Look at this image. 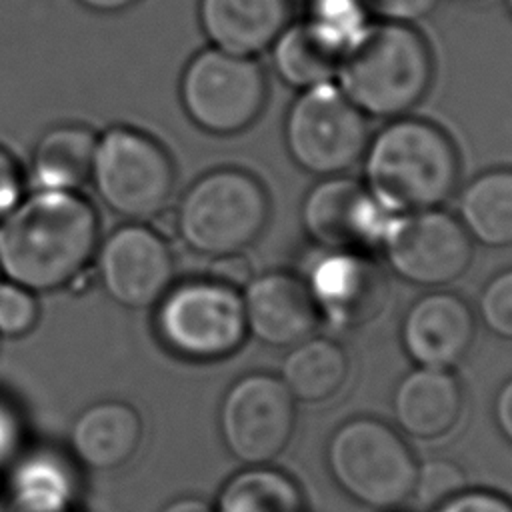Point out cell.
I'll return each mask as SVG.
<instances>
[{
    "instance_id": "f546056e",
    "label": "cell",
    "mask_w": 512,
    "mask_h": 512,
    "mask_svg": "<svg viewBox=\"0 0 512 512\" xmlns=\"http://www.w3.org/2000/svg\"><path fill=\"white\" fill-rule=\"evenodd\" d=\"M22 176L16 160L0 148V220L20 202Z\"/></svg>"
},
{
    "instance_id": "9c48e42d",
    "label": "cell",
    "mask_w": 512,
    "mask_h": 512,
    "mask_svg": "<svg viewBox=\"0 0 512 512\" xmlns=\"http://www.w3.org/2000/svg\"><path fill=\"white\" fill-rule=\"evenodd\" d=\"M90 178L114 212L144 220L166 206L174 186V166L166 150L148 134L112 128L96 144Z\"/></svg>"
},
{
    "instance_id": "5b68a950",
    "label": "cell",
    "mask_w": 512,
    "mask_h": 512,
    "mask_svg": "<svg viewBox=\"0 0 512 512\" xmlns=\"http://www.w3.org/2000/svg\"><path fill=\"white\" fill-rule=\"evenodd\" d=\"M268 196L244 170L222 168L196 180L184 194L176 224L184 242L208 256L238 254L264 230Z\"/></svg>"
},
{
    "instance_id": "9a60e30c",
    "label": "cell",
    "mask_w": 512,
    "mask_h": 512,
    "mask_svg": "<svg viewBox=\"0 0 512 512\" xmlns=\"http://www.w3.org/2000/svg\"><path fill=\"white\" fill-rule=\"evenodd\" d=\"M246 330L270 346L306 340L318 320L306 282L288 272L252 278L242 294Z\"/></svg>"
},
{
    "instance_id": "7a4b0ae2",
    "label": "cell",
    "mask_w": 512,
    "mask_h": 512,
    "mask_svg": "<svg viewBox=\"0 0 512 512\" xmlns=\"http://www.w3.org/2000/svg\"><path fill=\"white\" fill-rule=\"evenodd\" d=\"M458 182L450 136L420 118H398L366 146V188L390 214L438 208Z\"/></svg>"
},
{
    "instance_id": "cb8c5ba5",
    "label": "cell",
    "mask_w": 512,
    "mask_h": 512,
    "mask_svg": "<svg viewBox=\"0 0 512 512\" xmlns=\"http://www.w3.org/2000/svg\"><path fill=\"white\" fill-rule=\"evenodd\" d=\"M216 512H306L304 496L292 476L268 464L234 474L220 490Z\"/></svg>"
},
{
    "instance_id": "4fadbf2b",
    "label": "cell",
    "mask_w": 512,
    "mask_h": 512,
    "mask_svg": "<svg viewBox=\"0 0 512 512\" xmlns=\"http://www.w3.org/2000/svg\"><path fill=\"white\" fill-rule=\"evenodd\" d=\"M304 282L318 314L338 328L372 322L388 294L382 268L358 250H326L312 262Z\"/></svg>"
},
{
    "instance_id": "277c9868",
    "label": "cell",
    "mask_w": 512,
    "mask_h": 512,
    "mask_svg": "<svg viewBox=\"0 0 512 512\" xmlns=\"http://www.w3.org/2000/svg\"><path fill=\"white\" fill-rule=\"evenodd\" d=\"M328 466L338 486L364 506L396 510L414 490L416 456L386 422L354 418L328 444Z\"/></svg>"
},
{
    "instance_id": "1f68e13d",
    "label": "cell",
    "mask_w": 512,
    "mask_h": 512,
    "mask_svg": "<svg viewBox=\"0 0 512 512\" xmlns=\"http://www.w3.org/2000/svg\"><path fill=\"white\" fill-rule=\"evenodd\" d=\"M494 414L500 430L512 442V378L500 388L494 404Z\"/></svg>"
},
{
    "instance_id": "2e32d148",
    "label": "cell",
    "mask_w": 512,
    "mask_h": 512,
    "mask_svg": "<svg viewBox=\"0 0 512 512\" xmlns=\"http://www.w3.org/2000/svg\"><path fill=\"white\" fill-rule=\"evenodd\" d=\"M474 316L456 294L434 292L416 300L402 322V344L408 356L426 368L454 366L470 348Z\"/></svg>"
},
{
    "instance_id": "e0dca14e",
    "label": "cell",
    "mask_w": 512,
    "mask_h": 512,
    "mask_svg": "<svg viewBox=\"0 0 512 512\" xmlns=\"http://www.w3.org/2000/svg\"><path fill=\"white\" fill-rule=\"evenodd\" d=\"M200 24L214 48L254 56L270 48L290 20V0H200Z\"/></svg>"
},
{
    "instance_id": "836d02e7",
    "label": "cell",
    "mask_w": 512,
    "mask_h": 512,
    "mask_svg": "<svg viewBox=\"0 0 512 512\" xmlns=\"http://www.w3.org/2000/svg\"><path fill=\"white\" fill-rule=\"evenodd\" d=\"M84 6L98 10V12H116V10H124L128 6H132L136 0H78Z\"/></svg>"
},
{
    "instance_id": "ffe728a7",
    "label": "cell",
    "mask_w": 512,
    "mask_h": 512,
    "mask_svg": "<svg viewBox=\"0 0 512 512\" xmlns=\"http://www.w3.org/2000/svg\"><path fill=\"white\" fill-rule=\"evenodd\" d=\"M350 44L314 20L288 24L272 44L278 76L296 88L332 82Z\"/></svg>"
},
{
    "instance_id": "d4e9b609",
    "label": "cell",
    "mask_w": 512,
    "mask_h": 512,
    "mask_svg": "<svg viewBox=\"0 0 512 512\" xmlns=\"http://www.w3.org/2000/svg\"><path fill=\"white\" fill-rule=\"evenodd\" d=\"M466 490L464 470L446 458H434L418 466L412 496L422 510H436Z\"/></svg>"
},
{
    "instance_id": "f1b7e54d",
    "label": "cell",
    "mask_w": 512,
    "mask_h": 512,
    "mask_svg": "<svg viewBox=\"0 0 512 512\" xmlns=\"http://www.w3.org/2000/svg\"><path fill=\"white\" fill-rule=\"evenodd\" d=\"M434 512H512V500L492 490H464Z\"/></svg>"
},
{
    "instance_id": "83f0119b",
    "label": "cell",
    "mask_w": 512,
    "mask_h": 512,
    "mask_svg": "<svg viewBox=\"0 0 512 512\" xmlns=\"http://www.w3.org/2000/svg\"><path fill=\"white\" fill-rule=\"evenodd\" d=\"M368 14L382 22L412 24L428 16L440 0H360Z\"/></svg>"
},
{
    "instance_id": "ac0fdd59",
    "label": "cell",
    "mask_w": 512,
    "mask_h": 512,
    "mask_svg": "<svg viewBox=\"0 0 512 512\" xmlns=\"http://www.w3.org/2000/svg\"><path fill=\"white\" fill-rule=\"evenodd\" d=\"M394 414L398 424L414 438L444 436L462 414V388L448 370L420 366L398 384Z\"/></svg>"
},
{
    "instance_id": "8992f818",
    "label": "cell",
    "mask_w": 512,
    "mask_h": 512,
    "mask_svg": "<svg viewBox=\"0 0 512 512\" xmlns=\"http://www.w3.org/2000/svg\"><path fill=\"white\" fill-rule=\"evenodd\" d=\"M156 328L166 346L184 358H224L240 348L248 332L242 294L214 278L178 284L162 296Z\"/></svg>"
},
{
    "instance_id": "8fae6325",
    "label": "cell",
    "mask_w": 512,
    "mask_h": 512,
    "mask_svg": "<svg viewBox=\"0 0 512 512\" xmlns=\"http://www.w3.org/2000/svg\"><path fill=\"white\" fill-rule=\"evenodd\" d=\"M294 422V396L282 378L270 374L240 378L220 408V432L228 450L250 466L272 462L288 446Z\"/></svg>"
},
{
    "instance_id": "4316f807",
    "label": "cell",
    "mask_w": 512,
    "mask_h": 512,
    "mask_svg": "<svg viewBox=\"0 0 512 512\" xmlns=\"http://www.w3.org/2000/svg\"><path fill=\"white\" fill-rule=\"evenodd\" d=\"M480 316L490 332L512 340V270L486 284L480 296Z\"/></svg>"
},
{
    "instance_id": "603a6c76",
    "label": "cell",
    "mask_w": 512,
    "mask_h": 512,
    "mask_svg": "<svg viewBox=\"0 0 512 512\" xmlns=\"http://www.w3.org/2000/svg\"><path fill=\"white\" fill-rule=\"evenodd\" d=\"M346 352L328 338H306L286 356L282 382L302 402H324L338 394L348 378Z\"/></svg>"
},
{
    "instance_id": "7402d4cb",
    "label": "cell",
    "mask_w": 512,
    "mask_h": 512,
    "mask_svg": "<svg viewBox=\"0 0 512 512\" xmlns=\"http://www.w3.org/2000/svg\"><path fill=\"white\" fill-rule=\"evenodd\" d=\"M96 144L94 132L78 124L48 130L32 158L36 180L44 190L72 192L92 176Z\"/></svg>"
},
{
    "instance_id": "d6986e66",
    "label": "cell",
    "mask_w": 512,
    "mask_h": 512,
    "mask_svg": "<svg viewBox=\"0 0 512 512\" xmlns=\"http://www.w3.org/2000/svg\"><path fill=\"white\" fill-rule=\"evenodd\" d=\"M142 440V420L124 402H98L88 406L74 422L72 448L78 458L96 470L126 464Z\"/></svg>"
},
{
    "instance_id": "d590c367",
    "label": "cell",
    "mask_w": 512,
    "mask_h": 512,
    "mask_svg": "<svg viewBox=\"0 0 512 512\" xmlns=\"http://www.w3.org/2000/svg\"><path fill=\"white\" fill-rule=\"evenodd\" d=\"M386 512H398V510H386Z\"/></svg>"
},
{
    "instance_id": "52a82bcc",
    "label": "cell",
    "mask_w": 512,
    "mask_h": 512,
    "mask_svg": "<svg viewBox=\"0 0 512 512\" xmlns=\"http://www.w3.org/2000/svg\"><path fill=\"white\" fill-rule=\"evenodd\" d=\"M286 144L304 170L334 176L366 152L368 122L338 84H316L302 90L290 106Z\"/></svg>"
},
{
    "instance_id": "4dcf8cb0",
    "label": "cell",
    "mask_w": 512,
    "mask_h": 512,
    "mask_svg": "<svg viewBox=\"0 0 512 512\" xmlns=\"http://www.w3.org/2000/svg\"><path fill=\"white\" fill-rule=\"evenodd\" d=\"M214 280L224 282L232 288H240V286H248V282L254 278L252 276V266L248 262V258L242 256V252L238 254H226V256H218L214 262Z\"/></svg>"
},
{
    "instance_id": "d6a6232c",
    "label": "cell",
    "mask_w": 512,
    "mask_h": 512,
    "mask_svg": "<svg viewBox=\"0 0 512 512\" xmlns=\"http://www.w3.org/2000/svg\"><path fill=\"white\" fill-rule=\"evenodd\" d=\"M162 512H216L206 500L196 496H182L162 508Z\"/></svg>"
},
{
    "instance_id": "7c38bea8",
    "label": "cell",
    "mask_w": 512,
    "mask_h": 512,
    "mask_svg": "<svg viewBox=\"0 0 512 512\" xmlns=\"http://www.w3.org/2000/svg\"><path fill=\"white\" fill-rule=\"evenodd\" d=\"M392 216L364 184L344 176L316 184L302 204V224L324 250L380 246Z\"/></svg>"
},
{
    "instance_id": "30bf717a",
    "label": "cell",
    "mask_w": 512,
    "mask_h": 512,
    "mask_svg": "<svg viewBox=\"0 0 512 512\" xmlns=\"http://www.w3.org/2000/svg\"><path fill=\"white\" fill-rule=\"evenodd\" d=\"M380 246L400 278L422 286L454 282L472 260L466 228L438 208L392 216Z\"/></svg>"
},
{
    "instance_id": "44dd1931",
    "label": "cell",
    "mask_w": 512,
    "mask_h": 512,
    "mask_svg": "<svg viewBox=\"0 0 512 512\" xmlns=\"http://www.w3.org/2000/svg\"><path fill=\"white\" fill-rule=\"evenodd\" d=\"M460 222L468 236L490 248L512 246V170L474 178L462 192Z\"/></svg>"
},
{
    "instance_id": "8d00e7d4",
    "label": "cell",
    "mask_w": 512,
    "mask_h": 512,
    "mask_svg": "<svg viewBox=\"0 0 512 512\" xmlns=\"http://www.w3.org/2000/svg\"><path fill=\"white\" fill-rule=\"evenodd\" d=\"M466 2H474V0H466Z\"/></svg>"
},
{
    "instance_id": "6da1fadb",
    "label": "cell",
    "mask_w": 512,
    "mask_h": 512,
    "mask_svg": "<svg viewBox=\"0 0 512 512\" xmlns=\"http://www.w3.org/2000/svg\"><path fill=\"white\" fill-rule=\"evenodd\" d=\"M96 244L94 208L74 192L42 190L0 220V270L28 290H54L80 274Z\"/></svg>"
},
{
    "instance_id": "ba28073f",
    "label": "cell",
    "mask_w": 512,
    "mask_h": 512,
    "mask_svg": "<svg viewBox=\"0 0 512 512\" xmlns=\"http://www.w3.org/2000/svg\"><path fill=\"white\" fill-rule=\"evenodd\" d=\"M180 96L188 116L200 128L212 134H236L246 130L264 108V70L250 56L212 46L188 62Z\"/></svg>"
},
{
    "instance_id": "3957f363",
    "label": "cell",
    "mask_w": 512,
    "mask_h": 512,
    "mask_svg": "<svg viewBox=\"0 0 512 512\" xmlns=\"http://www.w3.org/2000/svg\"><path fill=\"white\" fill-rule=\"evenodd\" d=\"M340 90L376 118L412 110L432 82V56L410 24H368L346 50L336 74Z\"/></svg>"
},
{
    "instance_id": "5bb4252c",
    "label": "cell",
    "mask_w": 512,
    "mask_h": 512,
    "mask_svg": "<svg viewBox=\"0 0 512 512\" xmlns=\"http://www.w3.org/2000/svg\"><path fill=\"white\" fill-rule=\"evenodd\" d=\"M98 272L116 302L128 308H146L168 292L174 260L160 234L140 224H128L102 244Z\"/></svg>"
},
{
    "instance_id": "e575fe53",
    "label": "cell",
    "mask_w": 512,
    "mask_h": 512,
    "mask_svg": "<svg viewBox=\"0 0 512 512\" xmlns=\"http://www.w3.org/2000/svg\"><path fill=\"white\" fill-rule=\"evenodd\" d=\"M508 2V10H510V14H512V0H506Z\"/></svg>"
},
{
    "instance_id": "484cf974",
    "label": "cell",
    "mask_w": 512,
    "mask_h": 512,
    "mask_svg": "<svg viewBox=\"0 0 512 512\" xmlns=\"http://www.w3.org/2000/svg\"><path fill=\"white\" fill-rule=\"evenodd\" d=\"M38 320V304L32 290L16 282H0V334H28Z\"/></svg>"
}]
</instances>
